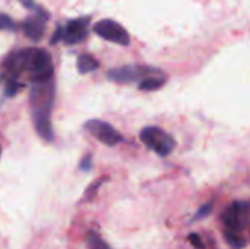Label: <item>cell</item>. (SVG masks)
<instances>
[{"label":"cell","mask_w":250,"mask_h":249,"mask_svg":"<svg viewBox=\"0 0 250 249\" xmlns=\"http://www.w3.org/2000/svg\"><path fill=\"white\" fill-rule=\"evenodd\" d=\"M54 103V81L50 79L41 84H32L29 94V106L32 112V120L37 129V134L47 142L54 139L51 128V107Z\"/></svg>","instance_id":"obj_1"},{"label":"cell","mask_w":250,"mask_h":249,"mask_svg":"<svg viewBox=\"0 0 250 249\" xmlns=\"http://www.w3.org/2000/svg\"><path fill=\"white\" fill-rule=\"evenodd\" d=\"M25 72L32 84H41L53 79V63L50 53L42 48H26Z\"/></svg>","instance_id":"obj_2"},{"label":"cell","mask_w":250,"mask_h":249,"mask_svg":"<svg viewBox=\"0 0 250 249\" xmlns=\"http://www.w3.org/2000/svg\"><path fill=\"white\" fill-rule=\"evenodd\" d=\"M141 141L160 157H167L176 147L174 138L158 126H146L139 134Z\"/></svg>","instance_id":"obj_3"},{"label":"cell","mask_w":250,"mask_h":249,"mask_svg":"<svg viewBox=\"0 0 250 249\" xmlns=\"http://www.w3.org/2000/svg\"><path fill=\"white\" fill-rule=\"evenodd\" d=\"M163 70L152 68V66H141V65H127L117 69H110L107 72V78L110 81L119 82V84H132V82H141L145 78L160 73Z\"/></svg>","instance_id":"obj_4"},{"label":"cell","mask_w":250,"mask_h":249,"mask_svg":"<svg viewBox=\"0 0 250 249\" xmlns=\"http://www.w3.org/2000/svg\"><path fill=\"white\" fill-rule=\"evenodd\" d=\"M94 32L97 35H100L101 38L127 47L130 44V35L126 31V28L123 25H120L119 22L113 21V19H101L94 25Z\"/></svg>","instance_id":"obj_5"},{"label":"cell","mask_w":250,"mask_h":249,"mask_svg":"<svg viewBox=\"0 0 250 249\" xmlns=\"http://www.w3.org/2000/svg\"><path fill=\"white\" fill-rule=\"evenodd\" d=\"M85 129L92 136H95L100 142L108 147H114L123 139V136L116 131V128H113L110 123L100 120V119H89L85 123Z\"/></svg>","instance_id":"obj_6"},{"label":"cell","mask_w":250,"mask_h":249,"mask_svg":"<svg viewBox=\"0 0 250 249\" xmlns=\"http://www.w3.org/2000/svg\"><path fill=\"white\" fill-rule=\"evenodd\" d=\"M250 219V204L249 203H242V201H236L233 203L223 214V222L224 225L233 230H242Z\"/></svg>","instance_id":"obj_7"},{"label":"cell","mask_w":250,"mask_h":249,"mask_svg":"<svg viewBox=\"0 0 250 249\" xmlns=\"http://www.w3.org/2000/svg\"><path fill=\"white\" fill-rule=\"evenodd\" d=\"M37 13L31 15L29 18H26L22 23L23 32L29 40L34 41H40L44 35V26L45 22L50 19V15L47 10L41 9V7H35Z\"/></svg>","instance_id":"obj_8"},{"label":"cell","mask_w":250,"mask_h":249,"mask_svg":"<svg viewBox=\"0 0 250 249\" xmlns=\"http://www.w3.org/2000/svg\"><path fill=\"white\" fill-rule=\"evenodd\" d=\"M91 18L89 16H82L72 19L66 23L64 31H63V41L66 44H79L81 41L85 40L88 34V25H89Z\"/></svg>","instance_id":"obj_9"},{"label":"cell","mask_w":250,"mask_h":249,"mask_svg":"<svg viewBox=\"0 0 250 249\" xmlns=\"http://www.w3.org/2000/svg\"><path fill=\"white\" fill-rule=\"evenodd\" d=\"M167 82V75L164 72L151 75L148 78H145L144 81L139 82V90L141 91H157L160 88H163Z\"/></svg>","instance_id":"obj_10"},{"label":"cell","mask_w":250,"mask_h":249,"mask_svg":"<svg viewBox=\"0 0 250 249\" xmlns=\"http://www.w3.org/2000/svg\"><path fill=\"white\" fill-rule=\"evenodd\" d=\"M76 68L79 70V73L85 75V73H89V72H94L100 68V62L91 56V54H81L78 57V62H76Z\"/></svg>","instance_id":"obj_11"},{"label":"cell","mask_w":250,"mask_h":249,"mask_svg":"<svg viewBox=\"0 0 250 249\" xmlns=\"http://www.w3.org/2000/svg\"><path fill=\"white\" fill-rule=\"evenodd\" d=\"M86 244L89 249H110V247L95 233V232H89L86 236Z\"/></svg>","instance_id":"obj_12"},{"label":"cell","mask_w":250,"mask_h":249,"mask_svg":"<svg viewBox=\"0 0 250 249\" xmlns=\"http://www.w3.org/2000/svg\"><path fill=\"white\" fill-rule=\"evenodd\" d=\"M226 241L233 249L245 248V239L240 238L236 232H226Z\"/></svg>","instance_id":"obj_13"},{"label":"cell","mask_w":250,"mask_h":249,"mask_svg":"<svg viewBox=\"0 0 250 249\" xmlns=\"http://www.w3.org/2000/svg\"><path fill=\"white\" fill-rule=\"evenodd\" d=\"M107 181H108L107 178H101V179L95 181L94 183H91V185L88 186V189L85 191V197H83V200H85V201H91V200L97 195V191L100 189V186H101L104 182H107Z\"/></svg>","instance_id":"obj_14"},{"label":"cell","mask_w":250,"mask_h":249,"mask_svg":"<svg viewBox=\"0 0 250 249\" xmlns=\"http://www.w3.org/2000/svg\"><path fill=\"white\" fill-rule=\"evenodd\" d=\"M23 87H25V85L21 84V82H18L16 79H10V81L7 82V85H6L4 95H6V97H13V95H15L18 91H21Z\"/></svg>","instance_id":"obj_15"},{"label":"cell","mask_w":250,"mask_h":249,"mask_svg":"<svg viewBox=\"0 0 250 249\" xmlns=\"http://www.w3.org/2000/svg\"><path fill=\"white\" fill-rule=\"evenodd\" d=\"M9 29H15L13 21L7 15L0 13V31H9Z\"/></svg>","instance_id":"obj_16"},{"label":"cell","mask_w":250,"mask_h":249,"mask_svg":"<svg viewBox=\"0 0 250 249\" xmlns=\"http://www.w3.org/2000/svg\"><path fill=\"white\" fill-rule=\"evenodd\" d=\"M79 169H81L82 172H89V170L92 169V156H91V154L85 156V157L81 160V163H79Z\"/></svg>","instance_id":"obj_17"},{"label":"cell","mask_w":250,"mask_h":249,"mask_svg":"<svg viewBox=\"0 0 250 249\" xmlns=\"http://www.w3.org/2000/svg\"><path fill=\"white\" fill-rule=\"evenodd\" d=\"M211 210H212V203H208V204H205L204 207H201V210L198 211V214L195 216V220H199V219H204V217H207L209 213H211Z\"/></svg>","instance_id":"obj_18"},{"label":"cell","mask_w":250,"mask_h":249,"mask_svg":"<svg viewBox=\"0 0 250 249\" xmlns=\"http://www.w3.org/2000/svg\"><path fill=\"white\" fill-rule=\"evenodd\" d=\"M189 241H190V244H192V245H193L196 249L205 248V245H204V242H202L201 236H199V235H196V233H192V235L189 236Z\"/></svg>","instance_id":"obj_19"},{"label":"cell","mask_w":250,"mask_h":249,"mask_svg":"<svg viewBox=\"0 0 250 249\" xmlns=\"http://www.w3.org/2000/svg\"><path fill=\"white\" fill-rule=\"evenodd\" d=\"M63 31H64L63 26H57L56 31L53 32V37H51V40H50V44H56L57 41L63 40Z\"/></svg>","instance_id":"obj_20"},{"label":"cell","mask_w":250,"mask_h":249,"mask_svg":"<svg viewBox=\"0 0 250 249\" xmlns=\"http://www.w3.org/2000/svg\"><path fill=\"white\" fill-rule=\"evenodd\" d=\"M22 3V6H25L26 9H35V1L34 0H19Z\"/></svg>","instance_id":"obj_21"},{"label":"cell","mask_w":250,"mask_h":249,"mask_svg":"<svg viewBox=\"0 0 250 249\" xmlns=\"http://www.w3.org/2000/svg\"><path fill=\"white\" fill-rule=\"evenodd\" d=\"M0 156H1V148H0Z\"/></svg>","instance_id":"obj_22"}]
</instances>
